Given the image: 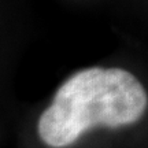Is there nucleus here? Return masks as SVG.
<instances>
[{"instance_id":"f257e3e1","label":"nucleus","mask_w":148,"mask_h":148,"mask_svg":"<svg viewBox=\"0 0 148 148\" xmlns=\"http://www.w3.org/2000/svg\"><path fill=\"white\" fill-rule=\"evenodd\" d=\"M147 107L145 88L134 74L119 67H89L58 88L38 118L37 133L48 147L64 148L93 127L133 125Z\"/></svg>"}]
</instances>
